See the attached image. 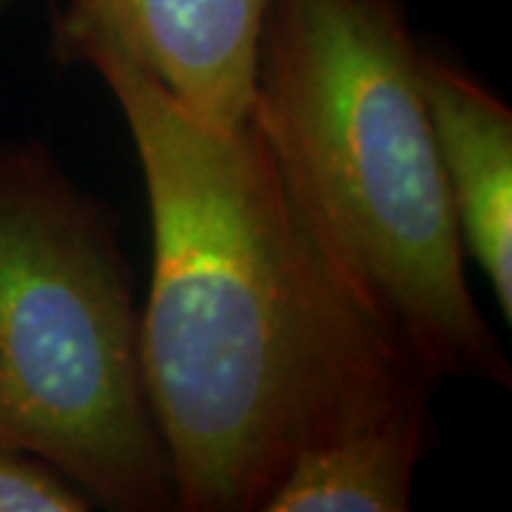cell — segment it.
<instances>
[{
  "mask_svg": "<svg viewBox=\"0 0 512 512\" xmlns=\"http://www.w3.org/2000/svg\"><path fill=\"white\" fill-rule=\"evenodd\" d=\"M94 504L55 467L32 456L0 453V512H89Z\"/></svg>",
  "mask_w": 512,
  "mask_h": 512,
  "instance_id": "obj_6",
  "label": "cell"
},
{
  "mask_svg": "<svg viewBox=\"0 0 512 512\" xmlns=\"http://www.w3.org/2000/svg\"><path fill=\"white\" fill-rule=\"evenodd\" d=\"M0 453L103 510L177 507L120 225L40 140L0 146Z\"/></svg>",
  "mask_w": 512,
  "mask_h": 512,
  "instance_id": "obj_3",
  "label": "cell"
},
{
  "mask_svg": "<svg viewBox=\"0 0 512 512\" xmlns=\"http://www.w3.org/2000/svg\"><path fill=\"white\" fill-rule=\"evenodd\" d=\"M271 0H69L60 12L109 35L194 120H248L256 49Z\"/></svg>",
  "mask_w": 512,
  "mask_h": 512,
  "instance_id": "obj_4",
  "label": "cell"
},
{
  "mask_svg": "<svg viewBox=\"0 0 512 512\" xmlns=\"http://www.w3.org/2000/svg\"><path fill=\"white\" fill-rule=\"evenodd\" d=\"M126 117L151 211L148 396L185 512H256L305 447L436 439L439 382L333 268L251 120L214 131L111 40L55 15Z\"/></svg>",
  "mask_w": 512,
  "mask_h": 512,
  "instance_id": "obj_1",
  "label": "cell"
},
{
  "mask_svg": "<svg viewBox=\"0 0 512 512\" xmlns=\"http://www.w3.org/2000/svg\"><path fill=\"white\" fill-rule=\"evenodd\" d=\"M404 0H271L248 120L333 268L436 382L510 384L478 311Z\"/></svg>",
  "mask_w": 512,
  "mask_h": 512,
  "instance_id": "obj_2",
  "label": "cell"
},
{
  "mask_svg": "<svg viewBox=\"0 0 512 512\" xmlns=\"http://www.w3.org/2000/svg\"><path fill=\"white\" fill-rule=\"evenodd\" d=\"M419 80L464 254L476 259L504 322H512V111L424 40Z\"/></svg>",
  "mask_w": 512,
  "mask_h": 512,
  "instance_id": "obj_5",
  "label": "cell"
}]
</instances>
